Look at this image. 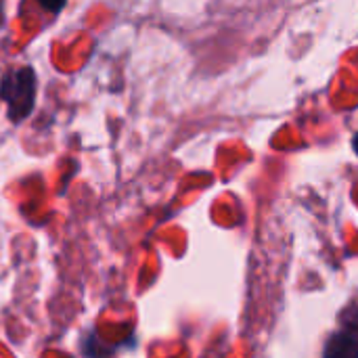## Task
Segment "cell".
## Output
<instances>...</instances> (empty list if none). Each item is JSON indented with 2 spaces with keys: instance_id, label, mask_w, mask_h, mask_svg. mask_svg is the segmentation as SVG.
Returning a JSON list of instances; mask_svg holds the SVG:
<instances>
[{
  "instance_id": "1",
  "label": "cell",
  "mask_w": 358,
  "mask_h": 358,
  "mask_svg": "<svg viewBox=\"0 0 358 358\" xmlns=\"http://www.w3.org/2000/svg\"><path fill=\"white\" fill-rule=\"evenodd\" d=\"M0 99L6 103L8 117L13 122H23L34 109L36 71L29 65L4 71L0 78Z\"/></svg>"
},
{
  "instance_id": "2",
  "label": "cell",
  "mask_w": 358,
  "mask_h": 358,
  "mask_svg": "<svg viewBox=\"0 0 358 358\" xmlns=\"http://www.w3.org/2000/svg\"><path fill=\"white\" fill-rule=\"evenodd\" d=\"M323 358H358V338L348 331H336L327 344Z\"/></svg>"
},
{
  "instance_id": "3",
  "label": "cell",
  "mask_w": 358,
  "mask_h": 358,
  "mask_svg": "<svg viewBox=\"0 0 358 358\" xmlns=\"http://www.w3.org/2000/svg\"><path fill=\"white\" fill-rule=\"evenodd\" d=\"M340 327L358 338V292L340 313Z\"/></svg>"
},
{
  "instance_id": "4",
  "label": "cell",
  "mask_w": 358,
  "mask_h": 358,
  "mask_svg": "<svg viewBox=\"0 0 358 358\" xmlns=\"http://www.w3.org/2000/svg\"><path fill=\"white\" fill-rule=\"evenodd\" d=\"M352 147H355V151L358 153V134H355V138H352Z\"/></svg>"
}]
</instances>
